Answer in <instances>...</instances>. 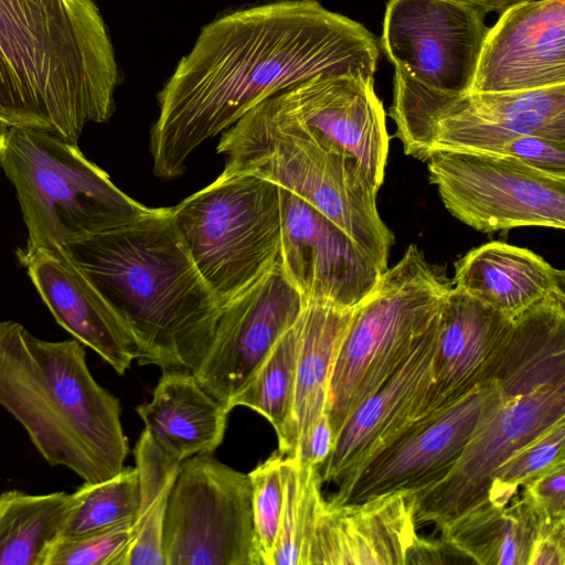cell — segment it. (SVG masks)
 Returning <instances> with one entry per match:
<instances>
[{"label":"cell","instance_id":"16","mask_svg":"<svg viewBox=\"0 0 565 565\" xmlns=\"http://www.w3.org/2000/svg\"><path fill=\"white\" fill-rule=\"evenodd\" d=\"M279 262L305 301L354 307L383 273L335 223L296 194L279 188Z\"/></svg>","mask_w":565,"mask_h":565},{"label":"cell","instance_id":"18","mask_svg":"<svg viewBox=\"0 0 565 565\" xmlns=\"http://www.w3.org/2000/svg\"><path fill=\"white\" fill-rule=\"evenodd\" d=\"M277 95L302 124L354 157L380 190L390 137L373 76L321 74Z\"/></svg>","mask_w":565,"mask_h":565},{"label":"cell","instance_id":"27","mask_svg":"<svg viewBox=\"0 0 565 565\" xmlns=\"http://www.w3.org/2000/svg\"><path fill=\"white\" fill-rule=\"evenodd\" d=\"M353 309L327 301H305L297 318L299 342L292 405V456L301 451L316 422L329 409L332 365Z\"/></svg>","mask_w":565,"mask_h":565},{"label":"cell","instance_id":"10","mask_svg":"<svg viewBox=\"0 0 565 565\" xmlns=\"http://www.w3.org/2000/svg\"><path fill=\"white\" fill-rule=\"evenodd\" d=\"M426 162L446 210L476 231L564 228L563 175L515 158L468 150L436 149Z\"/></svg>","mask_w":565,"mask_h":565},{"label":"cell","instance_id":"19","mask_svg":"<svg viewBox=\"0 0 565 565\" xmlns=\"http://www.w3.org/2000/svg\"><path fill=\"white\" fill-rule=\"evenodd\" d=\"M439 323L387 382L344 420L334 436L328 458L319 467L322 483L333 482L338 489L345 486L372 457L418 417L431 382Z\"/></svg>","mask_w":565,"mask_h":565},{"label":"cell","instance_id":"23","mask_svg":"<svg viewBox=\"0 0 565 565\" xmlns=\"http://www.w3.org/2000/svg\"><path fill=\"white\" fill-rule=\"evenodd\" d=\"M564 287L563 270L503 242L472 248L455 263L454 288L511 319Z\"/></svg>","mask_w":565,"mask_h":565},{"label":"cell","instance_id":"22","mask_svg":"<svg viewBox=\"0 0 565 565\" xmlns=\"http://www.w3.org/2000/svg\"><path fill=\"white\" fill-rule=\"evenodd\" d=\"M512 320L450 288L441 312L431 382L417 418L450 406L493 380Z\"/></svg>","mask_w":565,"mask_h":565},{"label":"cell","instance_id":"9","mask_svg":"<svg viewBox=\"0 0 565 565\" xmlns=\"http://www.w3.org/2000/svg\"><path fill=\"white\" fill-rule=\"evenodd\" d=\"M390 116L404 153L426 161L430 151H484L519 135L565 141V85L393 100Z\"/></svg>","mask_w":565,"mask_h":565},{"label":"cell","instance_id":"3","mask_svg":"<svg viewBox=\"0 0 565 565\" xmlns=\"http://www.w3.org/2000/svg\"><path fill=\"white\" fill-rule=\"evenodd\" d=\"M119 74L94 0H0V130L76 142L115 110Z\"/></svg>","mask_w":565,"mask_h":565},{"label":"cell","instance_id":"30","mask_svg":"<svg viewBox=\"0 0 565 565\" xmlns=\"http://www.w3.org/2000/svg\"><path fill=\"white\" fill-rule=\"evenodd\" d=\"M70 493L0 494V565H43L51 542L58 536Z\"/></svg>","mask_w":565,"mask_h":565},{"label":"cell","instance_id":"37","mask_svg":"<svg viewBox=\"0 0 565 565\" xmlns=\"http://www.w3.org/2000/svg\"><path fill=\"white\" fill-rule=\"evenodd\" d=\"M333 444V431L330 424L329 409L324 411L312 427L299 459L318 468L328 458Z\"/></svg>","mask_w":565,"mask_h":565},{"label":"cell","instance_id":"6","mask_svg":"<svg viewBox=\"0 0 565 565\" xmlns=\"http://www.w3.org/2000/svg\"><path fill=\"white\" fill-rule=\"evenodd\" d=\"M0 169L15 189L26 247H64L151 210L119 190L77 143L45 130H0Z\"/></svg>","mask_w":565,"mask_h":565},{"label":"cell","instance_id":"35","mask_svg":"<svg viewBox=\"0 0 565 565\" xmlns=\"http://www.w3.org/2000/svg\"><path fill=\"white\" fill-rule=\"evenodd\" d=\"M132 522L77 536H57L43 565H115L131 536Z\"/></svg>","mask_w":565,"mask_h":565},{"label":"cell","instance_id":"36","mask_svg":"<svg viewBox=\"0 0 565 565\" xmlns=\"http://www.w3.org/2000/svg\"><path fill=\"white\" fill-rule=\"evenodd\" d=\"M522 488V493L547 525L565 522V460L540 472Z\"/></svg>","mask_w":565,"mask_h":565},{"label":"cell","instance_id":"7","mask_svg":"<svg viewBox=\"0 0 565 565\" xmlns=\"http://www.w3.org/2000/svg\"><path fill=\"white\" fill-rule=\"evenodd\" d=\"M450 288L440 269L411 244L354 306L330 376L333 439L348 416L387 382L439 323Z\"/></svg>","mask_w":565,"mask_h":565},{"label":"cell","instance_id":"26","mask_svg":"<svg viewBox=\"0 0 565 565\" xmlns=\"http://www.w3.org/2000/svg\"><path fill=\"white\" fill-rule=\"evenodd\" d=\"M555 525L542 521L526 497L516 493L505 504L486 499L438 526L446 547L473 563L529 565L535 543Z\"/></svg>","mask_w":565,"mask_h":565},{"label":"cell","instance_id":"11","mask_svg":"<svg viewBox=\"0 0 565 565\" xmlns=\"http://www.w3.org/2000/svg\"><path fill=\"white\" fill-rule=\"evenodd\" d=\"M484 17L458 0H390L381 43L395 67L393 100L468 94Z\"/></svg>","mask_w":565,"mask_h":565},{"label":"cell","instance_id":"33","mask_svg":"<svg viewBox=\"0 0 565 565\" xmlns=\"http://www.w3.org/2000/svg\"><path fill=\"white\" fill-rule=\"evenodd\" d=\"M257 565H271L287 481V458L278 449L248 473Z\"/></svg>","mask_w":565,"mask_h":565},{"label":"cell","instance_id":"15","mask_svg":"<svg viewBox=\"0 0 565 565\" xmlns=\"http://www.w3.org/2000/svg\"><path fill=\"white\" fill-rule=\"evenodd\" d=\"M302 307L301 296L278 262L223 307L211 344L192 372L200 385L228 408Z\"/></svg>","mask_w":565,"mask_h":565},{"label":"cell","instance_id":"13","mask_svg":"<svg viewBox=\"0 0 565 565\" xmlns=\"http://www.w3.org/2000/svg\"><path fill=\"white\" fill-rule=\"evenodd\" d=\"M486 381L450 406L415 419L329 500L360 503L391 493L417 494L445 479L486 415L502 399Z\"/></svg>","mask_w":565,"mask_h":565},{"label":"cell","instance_id":"34","mask_svg":"<svg viewBox=\"0 0 565 565\" xmlns=\"http://www.w3.org/2000/svg\"><path fill=\"white\" fill-rule=\"evenodd\" d=\"M565 418L516 450L497 470L487 493L488 500L505 504L530 479L565 460Z\"/></svg>","mask_w":565,"mask_h":565},{"label":"cell","instance_id":"39","mask_svg":"<svg viewBox=\"0 0 565 565\" xmlns=\"http://www.w3.org/2000/svg\"><path fill=\"white\" fill-rule=\"evenodd\" d=\"M465 2L483 13L497 12L499 14L503 13L508 9L515 7L518 4L533 2V1H542V0H458Z\"/></svg>","mask_w":565,"mask_h":565},{"label":"cell","instance_id":"2","mask_svg":"<svg viewBox=\"0 0 565 565\" xmlns=\"http://www.w3.org/2000/svg\"><path fill=\"white\" fill-rule=\"evenodd\" d=\"M130 331L140 365L193 372L222 307L195 267L171 207L62 247Z\"/></svg>","mask_w":565,"mask_h":565},{"label":"cell","instance_id":"31","mask_svg":"<svg viewBox=\"0 0 565 565\" xmlns=\"http://www.w3.org/2000/svg\"><path fill=\"white\" fill-rule=\"evenodd\" d=\"M139 508L137 468H122L98 482L85 481L70 494L60 536H77L132 522Z\"/></svg>","mask_w":565,"mask_h":565},{"label":"cell","instance_id":"24","mask_svg":"<svg viewBox=\"0 0 565 565\" xmlns=\"http://www.w3.org/2000/svg\"><path fill=\"white\" fill-rule=\"evenodd\" d=\"M136 412L153 441L182 462L212 455L222 444L231 412L209 394L190 371H163L152 398Z\"/></svg>","mask_w":565,"mask_h":565},{"label":"cell","instance_id":"17","mask_svg":"<svg viewBox=\"0 0 565 565\" xmlns=\"http://www.w3.org/2000/svg\"><path fill=\"white\" fill-rule=\"evenodd\" d=\"M565 85V0H542L500 14L482 43L469 93Z\"/></svg>","mask_w":565,"mask_h":565},{"label":"cell","instance_id":"8","mask_svg":"<svg viewBox=\"0 0 565 565\" xmlns=\"http://www.w3.org/2000/svg\"><path fill=\"white\" fill-rule=\"evenodd\" d=\"M171 213L222 309L279 262V186L268 180L221 173Z\"/></svg>","mask_w":565,"mask_h":565},{"label":"cell","instance_id":"20","mask_svg":"<svg viewBox=\"0 0 565 565\" xmlns=\"http://www.w3.org/2000/svg\"><path fill=\"white\" fill-rule=\"evenodd\" d=\"M418 539L412 494L391 493L343 504L324 498L315 519L306 565L408 564Z\"/></svg>","mask_w":565,"mask_h":565},{"label":"cell","instance_id":"21","mask_svg":"<svg viewBox=\"0 0 565 565\" xmlns=\"http://www.w3.org/2000/svg\"><path fill=\"white\" fill-rule=\"evenodd\" d=\"M17 255L57 323L124 375L137 359L135 340L64 249L25 246Z\"/></svg>","mask_w":565,"mask_h":565},{"label":"cell","instance_id":"32","mask_svg":"<svg viewBox=\"0 0 565 565\" xmlns=\"http://www.w3.org/2000/svg\"><path fill=\"white\" fill-rule=\"evenodd\" d=\"M287 458V481L271 565H306L311 531L324 499L317 466Z\"/></svg>","mask_w":565,"mask_h":565},{"label":"cell","instance_id":"38","mask_svg":"<svg viewBox=\"0 0 565 565\" xmlns=\"http://www.w3.org/2000/svg\"><path fill=\"white\" fill-rule=\"evenodd\" d=\"M565 564V523L558 524L544 534L535 543L529 565H564Z\"/></svg>","mask_w":565,"mask_h":565},{"label":"cell","instance_id":"14","mask_svg":"<svg viewBox=\"0 0 565 565\" xmlns=\"http://www.w3.org/2000/svg\"><path fill=\"white\" fill-rule=\"evenodd\" d=\"M563 418L565 386L502 397L479 424L448 476L412 494L416 524L440 525L486 500L500 466Z\"/></svg>","mask_w":565,"mask_h":565},{"label":"cell","instance_id":"28","mask_svg":"<svg viewBox=\"0 0 565 565\" xmlns=\"http://www.w3.org/2000/svg\"><path fill=\"white\" fill-rule=\"evenodd\" d=\"M139 508L131 536L115 565H166L163 523L180 461L164 452L143 429L134 450Z\"/></svg>","mask_w":565,"mask_h":565},{"label":"cell","instance_id":"25","mask_svg":"<svg viewBox=\"0 0 565 565\" xmlns=\"http://www.w3.org/2000/svg\"><path fill=\"white\" fill-rule=\"evenodd\" d=\"M493 380L503 397L565 386V291L513 318Z\"/></svg>","mask_w":565,"mask_h":565},{"label":"cell","instance_id":"4","mask_svg":"<svg viewBox=\"0 0 565 565\" xmlns=\"http://www.w3.org/2000/svg\"><path fill=\"white\" fill-rule=\"evenodd\" d=\"M0 406L52 467L88 482L124 468L129 447L120 403L92 375L78 340L46 341L0 321Z\"/></svg>","mask_w":565,"mask_h":565},{"label":"cell","instance_id":"1","mask_svg":"<svg viewBox=\"0 0 565 565\" xmlns=\"http://www.w3.org/2000/svg\"><path fill=\"white\" fill-rule=\"evenodd\" d=\"M376 38L316 0H278L204 25L158 94L153 172L173 179L205 140L266 98L321 74L374 76Z\"/></svg>","mask_w":565,"mask_h":565},{"label":"cell","instance_id":"12","mask_svg":"<svg viewBox=\"0 0 565 565\" xmlns=\"http://www.w3.org/2000/svg\"><path fill=\"white\" fill-rule=\"evenodd\" d=\"M166 565H257L248 473L212 455L183 460L163 523Z\"/></svg>","mask_w":565,"mask_h":565},{"label":"cell","instance_id":"5","mask_svg":"<svg viewBox=\"0 0 565 565\" xmlns=\"http://www.w3.org/2000/svg\"><path fill=\"white\" fill-rule=\"evenodd\" d=\"M224 174L268 180L311 204L344 231L384 271L394 236L359 161L302 124L277 94L222 132Z\"/></svg>","mask_w":565,"mask_h":565},{"label":"cell","instance_id":"29","mask_svg":"<svg viewBox=\"0 0 565 565\" xmlns=\"http://www.w3.org/2000/svg\"><path fill=\"white\" fill-rule=\"evenodd\" d=\"M297 320L274 344L244 386L228 403V409L243 406L265 417L276 431L278 450L292 456V405L298 355Z\"/></svg>","mask_w":565,"mask_h":565}]
</instances>
